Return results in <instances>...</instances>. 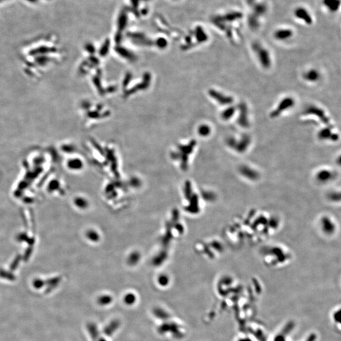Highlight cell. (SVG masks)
Wrapping results in <instances>:
<instances>
[{
  "mask_svg": "<svg viewBox=\"0 0 341 341\" xmlns=\"http://www.w3.org/2000/svg\"><path fill=\"white\" fill-rule=\"evenodd\" d=\"M245 15L243 12L238 9H229L214 15L211 21L217 29L224 33L229 41L234 42L235 32H236V24L244 19Z\"/></svg>",
  "mask_w": 341,
  "mask_h": 341,
  "instance_id": "1",
  "label": "cell"
},
{
  "mask_svg": "<svg viewBox=\"0 0 341 341\" xmlns=\"http://www.w3.org/2000/svg\"><path fill=\"white\" fill-rule=\"evenodd\" d=\"M248 9V11L245 17L247 26L250 30L257 31L260 29L263 18L269 14V4L260 0Z\"/></svg>",
  "mask_w": 341,
  "mask_h": 341,
  "instance_id": "2",
  "label": "cell"
},
{
  "mask_svg": "<svg viewBox=\"0 0 341 341\" xmlns=\"http://www.w3.org/2000/svg\"><path fill=\"white\" fill-rule=\"evenodd\" d=\"M294 19L303 25L310 27L315 23V17L311 10L304 5H299L295 6L292 11Z\"/></svg>",
  "mask_w": 341,
  "mask_h": 341,
  "instance_id": "3",
  "label": "cell"
},
{
  "mask_svg": "<svg viewBox=\"0 0 341 341\" xmlns=\"http://www.w3.org/2000/svg\"><path fill=\"white\" fill-rule=\"evenodd\" d=\"M251 49L257 57L260 64L264 68H269L272 64L269 51L260 42L255 41L251 44Z\"/></svg>",
  "mask_w": 341,
  "mask_h": 341,
  "instance_id": "4",
  "label": "cell"
},
{
  "mask_svg": "<svg viewBox=\"0 0 341 341\" xmlns=\"http://www.w3.org/2000/svg\"><path fill=\"white\" fill-rule=\"evenodd\" d=\"M250 143L251 138L248 134H243L238 140L234 137H229L226 139V144L228 147L239 153L245 152Z\"/></svg>",
  "mask_w": 341,
  "mask_h": 341,
  "instance_id": "5",
  "label": "cell"
},
{
  "mask_svg": "<svg viewBox=\"0 0 341 341\" xmlns=\"http://www.w3.org/2000/svg\"><path fill=\"white\" fill-rule=\"evenodd\" d=\"M168 322H164L163 324L160 325L158 331L161 334H166L169 333L171 334L174 337L177 339H180L183 337L184 332L182 331L181 327L176 322H173L171 321L167 320Z\"/></svg>",
  "mask_w": 341,
  "mask_h": 341,
  "instance_id": "6",
  "label": "cell"
},
{
  "mask_svg": "<svg viewBox=\"0 0 341 341\" xmlns=\"http://www.w3.org/2000/svg\"><path fill=\"white\" fill-rule=\"evenodd\" d=\"M295 104V101L293 97H286L279 102L275 109L271 113L270 117L271 118H276L281 115L283 113L293 107Z\"/></svg>",
  "mask_w": 341,
  "mask_h": 341,
  "instance_id": "7",
  "label": "cell"
},
{
  "mask_svg": "<svg viewBox=\"0 0 341 341\" xmlns=\"http://www.w3.org/2000/svg\"><path fill=\"white\" fill-rule=\"evenodd\" d=\"M304 113L306 115H312L316 116L324 125L327 126L331 125V121L329 118L327 116L323 109L319 107L316 106H310L307 108H306Z\"/></svg>",
  "mask_w": 341,
  "mask_h": 341,
  "instance_id": "8",
  "label": "cell"
},
{
  "mask_svg": "<svg viewBox=\"0 0 341 341\" xmlns=\"http://www.w3.org/2000/svg\"><path fill=\"white\" fill-rule=\"evenodd\" d=\"M295 31L288 27H281L276 29L273 32V38L279 42H285L294 37Z\"/></svg>",
  "mask_w": 341,
  "mask_h": 341,
  "instance_id": "9",
  "label": "cell"
},
{
  "mask_svg": "<svg viewBox=\"0 0 341 341\" xmlns=\"http://www.w3.org/2000/svg\"><path fill=\"white\" fill-rule=\"evenodd\" d=\"M237 109L239 113L238 117V125L242 128H248L250 126V121L248 119V109L246 103H239Z\"/></svg>",
  "mask_w": 341,
  "mask_h": 341,
  "instance_id": "10",
  "label": "cell"
},
{
  "mask_svg": "<svg viewBox=\"0 0 341 341\" xmlns=\"http://www.w3.org/2000/svg\"><path fill=\"white\" fill-rule=\"evenodd\" d=\"M322 8L329 14H336L340 10L341 0H320Z\"/></svg>",
  "mask_w": 341,
  "mask_h": 341,
  "instance_id": "11",
  "label": "cell"
},
{
  "mask_svg": "<svg viewBox=\"0 0 341 341\" xmlns=\"http://www.w3.org/2000/svg\"><path fill=\"white\" fill-rule=\"evenodd\" d=\"M209 94L215 101L222 106H231L234 102L233 97L215 90H211Z\"/></svg>",
  "mask_w": 341,
  "mask_h": 341,
  "instance_id": "12",
  "label": "cell"
},
{
  "mask_svg": "<svg viewBox=\"0 0 341 341\" xmlns=\"http://www.w3.org/2000/svg\"><path fill=\"white\" fill-rule=\"evenodd\" d=\"M318 137L322 140H329L336 142L339 140L338 134L333 131V126L331 125H327L326 127L321 129L318 133Z\"/></svg>",
  "mask_w": 341,
  "mask_h": 341,
  "instance_id": "13",
  "label": "cell"
},
{
  "mask_svg": "<svg viewBox=\"0 0 341 341\" xmlns=\"http://www.w3.org/2000/svg\"><path fill=\"white\" fill-rule=\"evenodd\" d=\"M121 327V322L118 319H114L108 323L103 328L102 332L105 337H111Z\"/></svg>",
  "mask_w": 341,
  "mask_h": 341,
  "instance_id": "14",
  "label": "cell"
},
{
  "mask_svg": "<svg viewBox=\"0 0 341 341\" xmlns=\"http://www.w3.org/2000/svg\"><path fill=\"white\" fill-rule=\"evenodd\" d=\"M320 72L315 69H310L303 74V78L306 81L311 83L318 82L320 78Z\"/></svg>",
  "mask_w": 341,
  "mask_h": 341,
  "instance_id": "15",
  "label": "cell"
},
{
  "mask_svg": "<svg viewBox=\"0 0 341 341\" xmlns=\"http://www.w3.org/2000/svg\"><path fill=\"white\" fill-rule=\"evenodd\" d=\"M87 329L93 341H97L101 337L100 332L97 326L94 323H89L87 325Z\"/></svg>",
  "mask_w": 341,
  "mask_h": 341,
  "instance_id": "16",
  "label": "cell"
},
{
  "mask_svg": "<svg viewBox=\"0 0 341 341\" xmlns=\"http://www.w3.org/2000/svg\"><path fill=\"white\" fill-rule=\"evenodd\" d=\"M237 111V108L233 106H229L221 113V118L224 121H229L232 118Z\"/></svg>",
  "mask_w": 341,
  "mask_h": 341,
  "instance_id": "17",
  "label": "cell"
},
{
  "mask_svg": "<svg viewBox=\"0 0 341 341\" xmlns=\"http://www.w3.org/2000/svg\"><path fill=\"white\" fill-rule=\"evenodd\" d=\"M113 298L111 295H103L99 296L97 299V302L99 305L101 307H107L113 303Z\"/></svg>",
  "mask_w": 341,
  "mask_h": 341,
  "instance_id": "18",
  "label": "cell"
},
{
  "mask_svg": "<svg viewBox=\"0 0 341 341\" xmlns=\"http://www.w3.org/2000/svg\"><path fill=\"white\" fill-rule=\"evenodd\" d=\"M153 312H154V315H155V317H157V319H159L164 320L165 321V320H169L170 318V315L166 310H163L161 308H155Z\"/></svg>",
  "mask_w": 341,
  "mask_h": 341,
  "instance_id": "19",
  "label": "cell"
},
{
  "mask_svg": "<svg viewBox=\"0 0 341 341\" xmlns=\"http://www.w3.org/2000/svg\"><path fill=\"white\" fill-rule=\"evenodd\" d=\"M123 301L126 304H127V305H129V306L133 305V304H135L137 301L136 295L131 293H128L123 298Z\"/></svg>",
  "mask_w": 341,
  "mask_h": 341,
  "instance_id": "20",
  "label": "cell"
},
{
  "mask_svg": "<svg viewBox=\"0 0 341 341\" xmlns=\"http://www.w3.org/2000/svg\"><path fill=\"white\" fill-rule=\"evenodd\" d=\"M211 128L206 125H203L199 128V135L202 137H207L210 135L211 133Z\"/></svg>",
  "mask_w": 341,
  "mask_h": 341,
  "instance_id": "21",
  "label": "cell"
},
{
  "mask_svg": "<svg viewBox=\"0 0 341 341\" xmlns=\"http://www.w3.org/2000/svg\"><path fill=\"white\" fill-rule=\"evenodd\" d=\"M158 282H159V284L162 286H166V285H167V284L169 283V281H168V278L167 276H165V275H162L161 277H159V279H158Z\"/></svg>",
  "mask_w": 341,
  "mask_h": 341,
  "instance_id": "22",
  "label": "cell"
},
{
  "mask_svg": "<svg viewBox=\"0 0 341 341\" xmlns=\"http://www.w3.org/2000/svg\"><path fill=\"white\" fill-rule=\"evenodd\" d=\"M259 1H260V0H244V2H245V4L246 6L248 8H249L251 6H252L253 5H254L255 3H257V2H259Z\"/></svg>",
  "mask_w": 341,
  "mask_h": 341,
  "instance_id": "23",
  "label": "cell"
},
{
  "mask_svg": "<svg viewBox=\"0 0 341 341\" xmlns=\"http://www.w3.org/2000/svg\"><path fill=\"white\" fill-rule=\"evenodd\" d=\"M97 341H108V340H107L106 337H105L104 336H102V337L101 336V337H99V339L98 340H97Z\"/></svg>",
  "mask_w": 341,
  "mask_h": 341,
  "instance_id": "24",
  "label": "cell"
}]
</instances>
